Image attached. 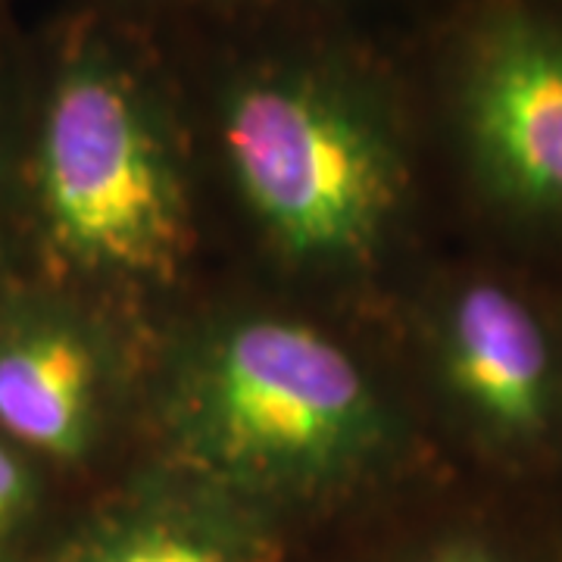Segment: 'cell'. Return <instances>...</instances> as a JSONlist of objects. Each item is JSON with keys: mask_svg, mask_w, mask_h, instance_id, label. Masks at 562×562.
<instances>
[{"mask_svg": "<svg viewBox=\"0 0 562 562\" xmlns=\"http://www.w3.org/2000/svg\"><path fill=\"white\" fill-rule=\"evenodd\" d=\"M160 425L172 465L262 509L353 491L403 443L394 406L347 347L266 313L222 316L179 344Z\"/></svg>", "mask_w": 562, "mask_h": 562, "instance_id": "obj_1", "label": "cell"}, {"mask_svg": "<svg viewBox=\"0 0 562 562\" xmlns=\"http://www.w3.org/2000/svg\"><path fill=\"white\" fill-rule=\"evenodd\" d=\"M216 132L238 198L284 260L357 272L382 257L413 162L401 106L372 69L325 50L244 63L222 85Z\"/></svg>", "mask_w": 562, "mask_h": 562, "instance_id": "obj_2", "label": "cell"}, {"mask_svg": "<svg viewBox=\"0 0 562 562\" xmlns=\"http://www.w3.org/2000/svg\"><path fill=\"white\" fill-rule=\"evenodd\" d=\"M32 191L50 254L88 279L176 281L194 247L179 125L160 81L120 41L85 32L44 91Z\"/></svg>", "mask_w": 562, "mask_h": 562, "instance_id": "obj_3", "label": "cell"}, {"mask_svg": "<svg viewBox=\"0 0 562 562\" xmlns=\"http://www.w3.org/2000/svg\"><path fill=\"white\" fill-rule=\"evenodd\" d=\"M450 110L484 198L562 222V22L528 0H484L453 41Z\"/></svg>", "mask_w": 562, "mask_h": 562, "instance_id": "obj_4", "label": "cell"}, {"mask_svg": "<svg viewBox=\"0 0 562 562\" xmlns=\"http://www.w3.org/2000/svg\"><path fill=\"white\" fill-rule=\"evenodd\" d=\"M431 353L443 397L484 447L531 453L560 431V350L541 313L509 284H457L438 310Z\"/></svg>", "mask_w": 562, "mask_h": 562, "instance_id": "obj_5", "label": "cell"}, {"mask_svg": "<svg viewBox=\"0 0 562 562\" xmlns=\"http://www.w3.org/2000/svg\"><path fill=\"white\" fill-rule=\"evenodd\" d=\"M113 397V350L79 310L29 301L0 313V438L54 462H85L106 435Z\"/></svg>", "mask_w": 562, "mask_h": 562, "instance_id": "obj_6", "label": "cell"}, {"mask_svg": "<svg viewBox=\"0 0 562 562\" xmlns=\"http://www.w3.org/2000/svg\"><path fill=\"white\" fill-rule=\"evenodd\" d=\"M262 506L172 465L103 513L57 562H269Z\"/></svg>", "mask_w": 562, "mask_h": 562, "instance_id": "obj_7", "label": "cell"}, {"mask_svg": "<svg viewBox=\"0 0 562 562\" xmlns=\"http://www.w3.org/2000/svg\"><path fill=\"white\" fill-rule=\"evenodd\" d=\"M38 506V479L20 447L0 438V550L16 541Z\"/></svg>", "mask_w": 562, "mask_h": 562, "instance_id": "obj_8", "label": "cell"}, {"mask_svg": "<svg viewBox=\"0 0 562 562\" xmlns=\"http://www.w3.org/2000/svg\"><path fill=\"white\" fill-rule=\"evenodd\" d=\"M419 562H509L503 553H497L494 547H487L482 541H450L435 547L428 557H422Z\"/></svg>", "mask_w": 562, "mask_h": 562, "instance_id": "obj_9", "label": "cell"}]
</instances>
